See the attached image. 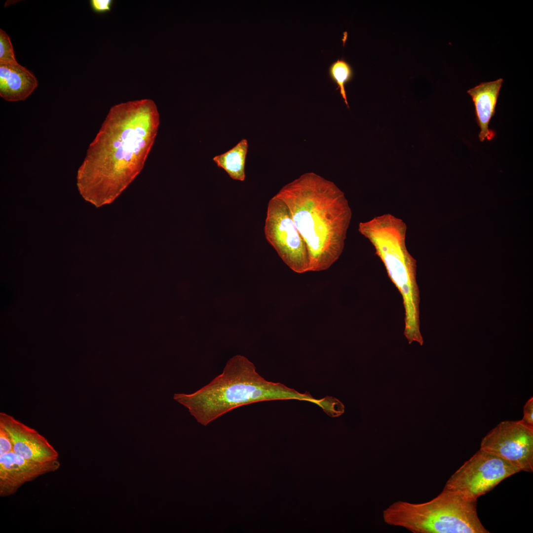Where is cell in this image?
Wrapping results in <instances>:
<instances>
[{"label": "cell", "mask_w": 533, "mask_h": 533, "mask_svg": "<svg viewBox=\"0 0 533 533\" xmlns=\"http://www.w3.org/2000/svg\"><path fill=\"white\" fill-rule=\"evenodd\" d=\"M503 79L498 78L493 81L483 82L469 89L467 93L474 103L476 119L480 132L479 138L481 142L487 139L491 140L495 136L489 124L495 113V107L499 91Z\"/></svg>", "instance_id": "8fae6325"}, {"label": "cell", "mask_w": 533, "mask_h": 533, "mask_svg": "<svg viewBox=\"0 0 533 533\" xmlns=\"http://www.w3.org/2000/svg\"><path fill=\"white\" fill-rule=\"evenodd\" d=\"M173 398L204 426L236 408L255 402L294 399L321 407L323 402L307 392L266 381L252 362L240 355L230 358L222 373L209 383L190 394L175 393Z\"/></svg>", "instance_id": "7a4b0ae2"}, {"label": "cell", "mask_w": 533, "mask_h": 533, "mask_svg": "<svg viewBox=\"0 0 533 533\" xmlns=\"http://www.w3.org/2000/svg\"><path fill=\"white\" fill-rule=\"evenodd\" d=\"M524 416L520 421L525 426L533 429V398L529 399L524 407Z\"/></svg>", "instance_id": "9a60e30c"}, {"label": "cell", "mask_w": 533, "mask_h": 533, "mask_svg": "<svg viewBox=\"0 0 533 533\" xmlns=\"http://www.w3.org/2000/svg\"><path fill=\"white\" fill-rule=\"evenodd\" d=\"M480 449L502 458L521 471H533V429L520 420L500 422L483 438Z\"/></svg>", "instance_id": "52a82bcc"}, {"label": "cell", "mask_w": 533, "mask_h": 533, "mask_svg": "<svg viewBox=\"0 0 533 533\" xmlns=\"http://www.w3.org/2000/svg\"><path fill=\"white\" fill-rule=\"evenodd\" d=\"M0 426L8 434L13 452L20 457L38 462L58 459V452L46 438L12 416L0 413Z\"/></svg>", "instance_id": "ba28073f"}, {"label": "cell", "mask_w": 533, "mask_h": 533, "mask_svg": "<svg viewBox=\"0 0 533 533\" xmlns=\"http://www.w3.org/2000/svg\"><path fill=\"white\" fill-rule=\"evenodd\" d=\"M264 230L267 241L290 269L298 273L309 271L306 244L288 207L276 195L268 202Z\"/></svg>", "instance_id": "8992f818"}, {"label": "cell", "mask_w": 533, "mask_h": 533, "mask_svg": "<svg viewBox=\"0 0 533 533\" xmlns=\"http://www.w3.org/2000/svg\"><path fill=\"white\" fill-rule=\"evenodd\" d=\"M329 75L331 80L337 85L345 104L348 107L345 84L353 78V71L350 65L343 59L333 62L329 68Z\"/></svg>", "instance_id": "4fadbf2b"}, {"label": "cell", "mask_w": 533, "mask_h": 533, "mask_svg": "<svg viewBox=\"0 0 533 533\" xmlns=\"http://www.w3.org/2000/svg\"><path fill=\"white\" fill-rule=\"evenodd\" d=\"M113 3L112 0H91L90 1L91 9L98 13H104L110 11Z\"/></svg>", "instance_id": "e0dca14e"}, {"label": "cell", "mask_w": 533, "mask_h": 533, "mask_svg": "<svg viewBox=\"0 0 533 533\" xmlns=\"http://www.w3.org/2000/svg\"><path fill=\"white\" fill-rule=\"evenodd\" d=\"M248 148L247 140L243 139L234 147L225 153L214 156L213 159L230 178L243 181L245 178V166Z\"/></svg>", "instance_id": "7c38bea8"}, {"label": "cell", "mask_w": 533, "mask_h": 533, "mask_svg": "<svg viewBox=\"0 0 533 533\" xmlns=\"http://www.w3.org/2000/svg\"><path fill=\"white\" fill-rule=\"evenodd\" d=\"M287 206L307 248L309 271L326 270L342 255L352 211L344 192L333 182L307 172L276 194Z\"/></svg>", "instance_id": "6da1fadb"}, {"label": "cell", "mask_w": 533, "mask_h": 533, "mask_svg": "<svg viewBox=\"0 0 533 533\" xmlns=\"http://www.w3.org/2000/svg\"><path fill=\"white\" fill-rule=\"evenodd\" d=\"M17 62L13 45L7 34L0 29V63Z\"/></svg>", "instance_id": "5bb4252c"}, {"label": "cell", "mask_w": 533, "mask_h": 533, "mask_svg": "<svg viewBox=\"0 0 533 533\" xmlns=\"http://www.w3.org/2000/svg\"><path fill=\"white\" fill-rule=\"evenodd\" d=\"M477 500L443 489L430 501L421 503L396 501L382 512L388 525L414 533H489L478 517Z\"/></svg>", "instance_id": "277c9868"}, {"label": "cell", "mask_w": 533, "mask_h": 533, "mask_svg": "<svg viewBox=\"0 0 533 533\" xmlns=\"http://www.w3.org/2000/svg\"><path fill=\"white\" fill-rule=\"evenodd\" d=\"M60 465L58 459L46 462L27 460L13 451L0 455V496L15 494L24 484L57 470Z\"/></svg>", "instance_id": "9c48e42d"}, {"label": "cell", "mask_w": 533, "mask_h": 533, "mask_svg": "<svg viewBox=\"0 0 533 533\" xmlns=\"http://www.w3.org/2000/svg\"><path fill=\"white\" fill-rule=\"evenodd\" d=\"M521 471L497 456L480 449L447 481L444 489L471 500L489 492L501 481Z\"/></svg>", "instance_id": "5b68a950"}, {"label": "cell", "mask_w": 533, "mask_h": 533, "mask_svg": "<svg viewBox=\"0 0 533 533\" xmlns=\"http://www.w3.org/2000/svg\"><path fill=\"white\" fill-rule=\"evenodd\" d=\"M13 451V445L6 431L0 426V455Z\"/></svg>", "instance_id": "2e32d148"}, {"label": "cell", "mask_w": 533, "mask_h": 533, "mask_svg": "<svg viewBox=\"0 0 533 533\" xmlns=\"http://www.w3.org/2000/svg\"><path fill=\"white\" fill-rule=\"evenodd\" d=\"M38 86L35 76L17 62L0 63V96L4 100L24 101Z\"/></svg>", "instance_id": "30bf717a"}, {"label": "cell", "mask_w": 533, "mask_h": 533, "mask_svg": "<svg viewBox=\"0 0 533 533\" xmlns=\"http://www.w3.org/2000/svg\"><path fill=\"white\" fill-rule=\"evenodd\" d=\"M358 229L373 246L388 276L402 296L405 310V336L409 343L416 341L422 345L417 264L406 246V224L402 219L386 213L360 222Z\"/></svg>", "instance_id": "3957f363"}]
</instances>
